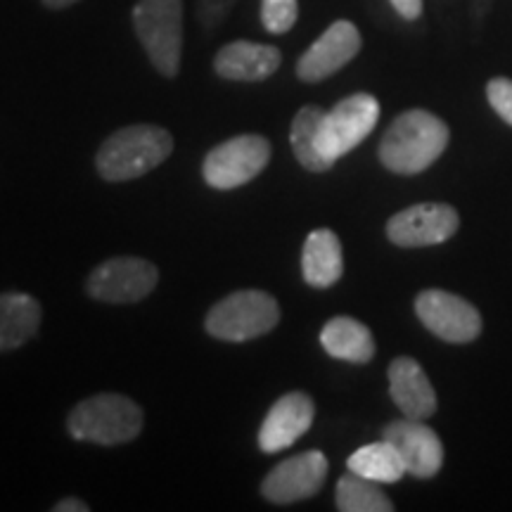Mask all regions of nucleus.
<instances>
[{"label": "nucleus", "mask_w": 512, "mask_h": 512, "mask_svg": "<svg viewBox=\"0 0 512 512\" xmlns=\"http://www.w3.org/2000/svg\"><path fill=\"white\" fill-rule=\"evenodd\" d=\"M283 55L275 46L254 41H233L214 57V69L221 79L256 83L278 72Z\"/></svg>", "instance_id": "obj_16"}, {"label": "nucleus", "mask_w": 512, "mask_h": 512, "mask_svg": "<svg viewBox=\"0 0 512 512\" xmlns=\"http://www.w3.org/2000/svg\"><path fill=\"white\" fill-rule=\"evenodd\" d=\"M316 418V403L309 394L290 392L273 403L259 430V446L264 453L290 448L309 432Z\"/></svg>", "instance_id": "obj_14"}, {"label": "nucleus", "mask_w": 512, "mask_h": 512, "mask_svg": "<svg viewBox=\"0 0 512 512\" xmlns=\"http://www.w3.org/2000/svg\"><path fill=\"white\" fill-rule=\"evenodd\" d=\"M323 117L325 110H320L318 105H306L294 114L290 128V143L294 157H297V162L302 164L306 171H313V174H323V171H328L332 166L318 150V131Z\"/></svg>", "instance_id": "obj_21"}, {"label": "nucleus", "mask_w": 512, "mask_h": 512, "mask_svg": "<svg viewBox=\"0 0 512 512\" xmlns=\"http://www.w3.org/2000/svg\"><path fill=\"white\" fill-rule=\"evenodd\" d=\"M280 323V306L268 292L240 290L211 306L204 328L223 342H249L264 337Z\"/></svg>", "instance_id": "obj_5"}, {"label": "nucleus", "mask_w": 512, "mask_h": 512, "mask_svg": "<svg viewBox=\"0 0 512 512\" xmlns=\"http://www.w3.org/2000/svg\"><path fill=\"white\" fill-rule=\"evenodd\" d=\"M143 411L136 401L121 394H98L81 401L69 415V434L79 441L119 446L133 441L143 430Z\"/></svg>", "instance_id": "obj_3"}, {"label": "nucleus", "mask_w": 512, "mask_h": 512, "mask_svg": "<svg viewBox=\"0 0 512 512\" xmlns=\"http://www.w3.org/2000/svg\"><path fill=\"white\" fill-rule=\"evenodd\" d=\"M458 211L444 202H422L394 214L387 223V238L399 247H432L456 235Z\"/></svg>", "instance_id": "obj_10"}, {"label": "nucleus", "mask_w": 512, "mask_h": 512, "mask_svg": "<svg viewBox=\"0 0 512 512\" xmlns=\"http://www.w3.org/2000/svg\"><path fill=\"white\" fill-rule=\"evenodd\" d=\"M41 3L50 10H64V8H69V5L79 3V0H41Z\"/></svg>", "instance_id": "obj_27"}, {"label": "nucleus", "mask_w": 512, "mask_h": 512, "mask_svg": "<svg viewBox=\"0 0 512 512\" xmlns=\"http://www.w3.org/2000/svg\"><path fill=\"white\" fill-rule=\"evenodd\" d=\"M157 283L159 271L152 261L138 259V256H117L88 275L86 290L98 302L133 304L145 299Z\"/></svg>", "instance_id": "obj_8"}, {"label": "nucleus", "mask_w": 512, "mask_h": 512, "mask_svg": "<svg viewBox=\"0 0 512 512\" xmlns=\"http://www.w3.org/2000/svg\"><path fill=\"white\" fill-rule=\"evenodd\" d=\"M299 17L297 0H261V22L268 34H287Z\"/></svg>", "instance_id": "obj_23"}, {"label": "nucleus", "mask_w": 512, "mask_h": 512, "mask_svg": "<svg viewBox=\"0 0 512 512\" xmlns=\"http://www.w3.org/2000/svg\"><path fill=\"white\" fill-rule=\"evenodd\" d=\"M448 126L427 110H408L394 119L380 143V162L399 176H415L444 155Z\"/></svg>", "instance_id": "obj_1"}, {"label": "nucleus", "mask_w": 512, "mask_h": 512, "mask_svg": "<svg viewBox=\"0 0 512 512\" xmlns=\"http://www.w3.org/2000/svg\"><path fill=\"white\" fill-rule=\"evenodd\" d=\"M382 439H387L401 453L408 475L432 479L444 465V446L425 420L403 418L384 427Z\"/></svg>", "instance_id": "obj_13"}, {"label": "nucleus", "mask_w": 512, "mask_h": 512, "mask_svg": "<svg viewBox=\"0 0 512 512\" xmlns=\"http://www.w3.org/2000/svg\"><path fill=\"white\" fill-rule=\"evenodd\" d=\"M271 162V143L264 136H235L204 157L202 176L216 190H233L254 181Z\"/></svg>", "instance_id": "obj_7"}, {"label": "nucleus", "mask_w": 512, "mask_h": 512, "mask_svg": "<svg viewBox=\"0 0 512 512\" xmlns=\"http://www.w3.org/2000/svg\"><path fill=\"white\" fill-rule=\"evenodd\" d=\"M133 29L157 72L174 79L183 55V0H138Z\"/></svg>", "instance_id": "obj_4"}, {"label": "nucleus", "mask_w": 512, "mask_h": 512, "mask_svg": "<svg viewBox=\"0 0 512 512\" xmlns=\"http://www.w3.org/2000/svg\"><path fill=\"white\" fill-rule=\"evenodd\" d=\"M347 467L354 475L366 477L377 484H394L406 475L401 453L387 439L358 448L349 456Z\"/></svg>", "instance_id": "obj_20"}, {"label": "nucleus", "mask_w": 512, "mask_h": 512, "mask_svg": "<svg viewBox=\"0 0 512 512\" xmlns=\"http://www.w3.org/2000/svg\"><path fill=\"white\" fill-rule=\"evenodd\" d=\"M415 313L432 335L451 344H467L482 332V316L470 302L444 290H425L415 299Z\"/></svg>", "instance_id": "obj_9"}, {"label": "nucleus", "mask_w": 512, "mask_h": 512, "mask_svg": "<svg viewBox=\"0 0 512 512\" xmlns=\"http://www.w3.org/2000/svg\"><path fill=\"white\" fill-rule=\"evenodd\" d=\"M380 119V102L370 93H354L325 112L318 131L320 155L335 164L366 140Z\"/></svg>", "instance_id": "obj_6"}, {"label": "nucleus", "mask_w": 512, "mask_h": 512, "mask_svg": "<svg viewBox=\"0 0 512 512\" xmlns=\"http://www.w3.org/2000/svg\"><path fill=\"white\" fill-rule=\"evenodd\" d=\"M55 512H88L91 508H88V503L79 501V498H64V501H60L53 508Z\"/></svg>", "instance_id": "obj_26"}, {"label": "nucleus", "mask_w": 512, "mask_h": 512, "mask_svg": "<svg viewBox=\"0 0 512 512\" xmlns=\"http://www.w3.org/2000/svg\"><path fill=\"white\" fill-rule=\"evenodd\" d=\"M389 3L403 19H418L422 15V0H389Z\"/></svg>", "instance_id": "obj_25"}, {"label": "nucleus", "mask_w": 512, "mask_h": 512, "mask_svg": "<svg viewBox=\"0 0 512 512\" xmlns=\"http://www.w3.org/2000/svg\"><path fill=\"white\" fill-rule=\"evenodd\" d=\"M320 344H323V349L332 358L358 363V366L373 361L375 356L373 332L361 320L349 316H337L328 320L323 332H320Z\"/></svg>", "instance_id": "obj_18"}, {"label": "nucleus", "mask_w": 512, "mask_h": 512, "mask_svg": "<svg viewBox=\"0 0 512 512\" xmlns=\"http://www.w3.org/2000/svg\"><path fill=\"white\" fill-rule=\"evenodd\" d=\"M344 259H342V245L332 230L320 228L304 242L302 252V273L304 280L316 290H328L342 278Z\"/></svg>", "instance_id": "obj_17"}, {"label": "nucleus", "mask_w": 512, "mask_h": 512, "mask_svg": "<svg viewBox=\"0 0 512 512\" xmlns=\"http://www.w3.org/2000/svg\"><path fill=\"white\" fill-rule=\"evenodd\" d=\"M174 152V138L162 126L133 124L119 128L100 145L95 166L98 174L110 183L136 181L150 174Z\"/></svg>", "instance_id": "obj_2"}, {"label": "nucleus", "mask_w": 512, "mask_h": 512, "mask_svg": "<svg viewBox=\"0 0 512 512\" xmlns=\"http://www.w3.org/2000/svg\"><path fill=\"white\" fill-rule=\"evenodd\" d=\"M41 325V304L31 294H0V354L27 344Z\"/></svg>", "instance_id": "obj_19"}, {"label": "nucleus", "mask_w": 512, "mask_h": 512, "mask_svg": "<svg viewBox=\"0 0 512 512\" xmlns=\"http://www.w3.org/2000/svg\"><path fill=\"white\" fill-rule=\"evenodd\" d=\"M337 508L342 512H392L394 503L389 496L366 477H358L354 472L339 477L337 482Z\"/></svg>", "instance_id": "obj_22"}, {"label": "nucleus", "mask_w": 512, "mask_h": 512, "mask_svg": "<svg viewBox=\"0 0 512 512\" xmlns=\"http://www.w3.org/2000/svg\"><path fill=\"white\" fill-rule=\"evenodd\" d=\"M486 98H489L498 117L512 126V79H503V76L491 79L486 83Z\"/></svg>", "instance_id": "obj_24"}, {"label": "nucleus", "mask_w": 512, "mask_h": 512, "mask_svg": "<svg viewBox=\"0 0 512 512\" xmlns=\"http://www.w3.org/2000/svg\"><path fill=\"white\" fill-rule=\"evenodd\" d=\"M358 50H361V34H358L356 24L339 19L299 57L297 76L306 83L325 81L342 67H347L358 55Z\"/></svg>", "instance_id": "obj_12"}, {"label": "nucleus", "mask_w": 512, "mask_h": 512, "mask_svg": "<svg viewBox=\"0 0 512 512\" xmlns=\"http://www.w3.org/2000/svg\"><path fill=\"white\" fill-rule=\"evenodd\" d=\"M325 477H328V458L320 451H306L273 467L261 484V494L278 505L306 501L323 489Z\"/></svg>", "instance_id": "obj_11"}, {"label": "nucleus", "mask_w": 512, "mask_h": 512, "mask_svg": "<svg viewBox=\"0 0 512 512\" xmlns=\"http://www.w3.org/2000/svg\"><path fill=\"white\" fill-rule=\"evenodd\" d=\"M387 375L392 401L406 418L427 420L437 413V394H434L430 377L425 375V370L415 358H396Z\"/></svg>", "instance_id": "obj_15"}]
</instances>
